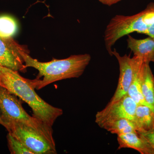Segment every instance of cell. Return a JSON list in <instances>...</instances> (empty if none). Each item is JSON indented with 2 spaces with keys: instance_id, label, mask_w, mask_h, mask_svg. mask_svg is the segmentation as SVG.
<instances>
[{
  "instance_id": "2",
  "label": "cell",
  "mask_w": 154,
  "mask_h": 154,
  "mask_svg": "<svg viewBox=\"0 0 154 154\" xmlns=\"http://www.w3.org/2000/svg\"><path fill=\"white\" fill-rule=\"evenodd\" d=\"M23 58L27 68H33L38 71L36 79L30 80L32 85L37 90L57 81L79 78L91 60V55L87 54L71 55L64 59H53L47 62L39 61L28 54Z\"/></svg>"
},
{
  "instance_id": "13",
  "label": "cell",
  "mask_w": 154,
  "mask_h": 154,
  "mask_svg": "<svg viewBox=\"0 0 154 154\" xmlns=\"http://www.w3.org/2000/svg\"><path fill=\"white\" fill-rule=\"evenodd\" d=\"M149 63H146L141 90L146 104L154 110V77Z\"/></svg>"
},
{
  "instance_id": "10",
  "label": "cell",
  "mask_w": 154,
  "mask_h": 154,
  "mask_svg": "<svg viewBox=\"0 0 154 154\" xmlns=\"http://www.w3.org/2000/svg\"><path fill=\"white\" fill-rule=\"evenodd\" d=\"M118 149H133L141 154H154L150 144L137 132H130L117 135Z\"/></svg>"
},
{
  "instance_id": "8",
  "label": "cell",
  "mask_w": 154,
  "mask_h": 154,
  "mask_svg": "<svg viewBox=\"0 0 154 154\" xmlns=\"http://www.w3.org/2000/svg\"><path fill=\"white\" fill-rule=\"evenodd\" d=\"M112 54L118 60L119 75L117 88L108 104L116 102L127 94L132 82L135 69L140 60V58L134 56L132 57L127 54L121 56L115 48L112 50Z\"/></svg>"
},
{
  "instance_id": "11",
  "label": "cell",
  "mask_w": 154,
  "mask_h": 154,
  "mask_svg": "<svg viewBox=\"0 0 154 154\" xmlns=\"http://www.w3.org/2000/svg\"><path fill=\"white\" fill-rule=\"evenodd\" d=\"M133 122L138 133H144L153 130L154 110L147 105H137Z\"/></svg>"
},
{
  "instance_id": "1",
  "label": "cell",
  "mask_w": 154,
  "mask_h": 154,
  "mask_svg": "<svg viewBox=\"0 0 154 154\" xmlns=\"http://www.w3.org/2000/svg\"><path fill=\"white\" fill-rule=\"evenodd\" d=\"M14 70L0 66V86L26 102L33 111V116L52 127L63 110L53 107L38 96L30 80L20 75Z\"/></svg>"
},
{
  "instance_id": "15",
  "label": "cell",
  "mask_w": 154,
  "mask_h": 154,
  "mask_svg": "<svg viewBox=\"0 0 154 154\" xmlns=\"http://www.w3.org/2000/svg\"><path fill=\"white\" fill-rule=\"evenodd\" d=\"M17 22L12 17L8 16L0 17V36L11 38L17 32Z\"/></svg>"
},
{
  "instance_id": "12",
  "label": "cell",
  "mask_w": 154,
  "mask_h": 154,
  "mask_svg": "<svg viewBox=\"0 0 154 154\" xmlns=\"http://www.w3.org/2000/svg\"><path fill=\"white\" fill-rule=\"evenodd\" d=\"M146 63L140 59L135 69L132 82L127 93L128 95L134 100L137 105H147L144 99L141 90L142 83Z\"/></svg>"
},
{
  "instance_id": "19",
  "label": "cell",
  "mask_w": 154,
  "mask_h": 154,
  "mask_svg": "<svg viewBox=\"0 0 154 154\" xmlns=\"http://www.w3.org/2000/svg\"><path fill=\"white\" fill-rule=\"evenodd\" d=\"M0 124H1V125H3V126L5 127V124L4 122L3 121L2 119L1 112H0Z\"/></svg>"
},
{
  "instance_id": "18",
  "label": "cell",
  "mask_w": 154,
  "mask_h": 154,
  "mask_svg": "<svg viewBox=\"0 0 154 154\" xmlns=\"http://www.w3.org/2000/svg\"><path fill=\"white\" fill-rule=\"evenodd\" d=\"M122 0H99L100 2L104 5L110 6L120 2Z\"/></svg>"
},
{
  "instance_id": "6",
  "label": "cell",
  "mask_w": 154,
  "mask_h": 154,
  "mask_svg": "<svg viewBox=\"0 0 154 154\" xmlns=\"http://www.w3.org/2000/svg\"><path fill=\"white\" fill-rule=\"evenodd\" d=\"M29 53L28 46L19 44L13 37L4 38L0 36L1 66L25 72L27 68L23 57Z\"/></svg>"
},
{
  "instance_id": "5",
  "label": "cell",
  "mask_w": 154,
  "mask_h": 154,
  "mask_svg": "<svg viewBox=\"0 0 154 154\" xmlns=\"http://www.w3.org/2000/svg\"><path fill=\"white\" fill-rule=\"evenodd\" d=\"M6 129L34 154H57L55 143L31 127L21 122H11Z\"/></svg>"
},
{
  "instance_id": "4",
  "label": "cell",
  "mask_w": 154,
  "mask_h": 154,
  "mask_svg": "<svg viewBox=\"0 0 154 154\" xmlns=\"http://www.w3.org/2000/svg\"><path fill=\"white\" fill-rule=\"evenodd\" d=\"M18 97L0 86V112L3 121L8 124L11 122L24 123L33 128L44 136L48 140L55 143L53 136L52 127L29 115L22 106Z\"/></svg>"
},
{
  "instance_id": "7",
  "label": "cell",
  "mask_w": 154,
  "mask_h": 154,
  "mask_svg": "<svg viewBox=\"0 0 154 154\" xmlns=\"http://www.w3.org/2000/svg\"><path fill=\"white\" fill-rule=\"evenodd\" d=\"M137 105L128 94L118 101L107 104L104 109L96 115V123L100 127L113 120L125 119L133 121Z\"/></svg>"
},
{
  "instance_id": "3",
  "label": "cell",
  "mask_w": 154,
  "mask_h": 154,
  "mask_svg": "<svg viewBox=\"0 0 154 154\" xmlns=\"http://www.w3.org/2000/svg\"><path fill=\"white\" fill-rule=\"evenodd\" d=\"M137 32L148 35L154 39V3L132 16L116 15L110 20L104 35L105 48L110 56L112 47L119 39L130 33Z\"/></svg>"
},
{
  "instance_id": "17",
  "label": "cell",
  "mask_w": 154,
  "mask_h": 154,
  "mask_svg": "<svg viewBox=\"0 0 154 154\" xmlns=\"http://www.w3.org/2000/svg\"><path fill=\"white\" fill-rule=\"evenodd\" d=\"M138 134L147 140L154 150V129L149 132Z\"/></svg>"
},
{
  "instance_id": "16",
  "label": "cell",
  "mask_w": 154,
  "mask_h": 154,
  "mask_svg": "<svg viewBox=\"0 0 154 154\" xmlns=\"http://www.w3.org/2000/svg\"><path fill=\"white\" fill-rule=\"evenodd\" d=\"M7 139H8L9 150L11 154H34L33 152L28 148L26 147L21 142L9 133L7 136Z\"/></svg>"
},
{
  "instance_id": "9",
  "label": "cell",
  "mask_w": 154,
  "mask_h": 154,
  "mask_svg": "<svg viewBox=\"0 0 154 154\" xmlns=\"http://www.w3.org/2000/svg\"><path fill=\"white\" fill-rule=\"evenodd\" d=\"M128 48L131 50L134 56L144 62L154 63V39L150 37L143 39H136L128 35Z\"/></svg>"
},
{
  "instance_id": "14",
  "label": "cell",
  "mask_w": 154,
  "mask_h": 154,
  "mask_svg": "<svg viewBox=\"0 0 154 154\" xmlns=\"http://www.w3.org/2000/svg\"><path fill=\"white\" fill-rule=\"evenodd\" d=\"M101 128L117 135L128 133L137 132L133 121L125 119L109 122L102 125Z\"/></svg>"
}]
</instances>
